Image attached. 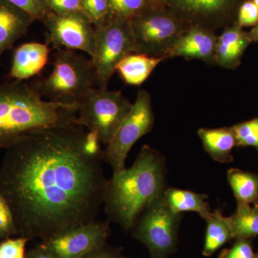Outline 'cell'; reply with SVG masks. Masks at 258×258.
<instances>
[{
	"mask_svg": "<svg viewBox=\"0 0 258 258\" xmlns=\"http://www.w3.org/2000/svg\"><path fill=\"white\" fill-rule=\"evenodd\" d=\"M237 147L255 148L258 152V118L232 126Z\"/></svg>",
	"mask_w": 258,
	"mask_h": 258,
	"instance_id": "cb8c5ba5",
	"label": "cell"
},
{
	"mask_svg": "<svg viewBox=\"0 0 258 258\" xmlns=\"http://www.w3.org/2000/svg\"><path fill=\"white\" fill-rule=\"evenodd\" d=\"M79 106L47 101L28 83L13 81L0 85V149L49 127L76 124Z\"/></svg>",
	"mask_w": 258,
	"mask_h": 258,
	"instance_id": "3957f363",
	"label": "cell"
},
{
	"mask_svg": "<svg viewBox=\"0 0 258 258\" xmlns=\"http://www.w3.org/2000/svg\"><path fill=\"white\" fill-rule=\"evenodd\" d=\"M132 105L121 91L95 88L80 104L76 124L96 133L101 143L107 145Z\"/></svg>",
	"mask_w": 258,
	"mask_h": 258,
	"instance_id": "8992f818",
	"label": "cell"
},
{
	"mask_svg": "<svg viewBox=\"0 0 258 258\" xmlns=\"http://www.w3.org/2000/svg\"><path fill=\"white\" fill-rule=\"evenodd\" d=\"M252 2L256 5V6L258 8V0H252Z\"/></svg>",
	"mask_w": 258,
	"mask_h": 258,
	"instance_id": "e575fe53",
	"label": "cell"
},
{
	"mask_svg": "<svg viewBox=\"0 0 258 258\" xmlns=\"http://www.w3.org/2000/svg\"><path fill=\"white\" fill-rule=\"evenodd\" d=\"M165 59L151 57L141 53H132L125 56L118 66L115 72L126 84L139 86L143 84L153 71Z\"/></svg>",
	"mask_w": 258,
	"mask_h": 258,
	"instance_id": "ac0fdd59",
	"label": "cell"
},
{
	"mask_svg": "<svg viewBox=\"0 0 258 258\" xmlns=\"http://www.w3.org/2000/svg\"><path fill=\"white\" fill-rule=\"evenodd\" d=\"M25 258H52V257L45 247L40 244L32 249L25 255Z\"/></svg>",
	"mask_w": 258,
	"mask_h": 258,
	"instance_id": "d6a6232c",
	"label": "cell"
},
{
	"mask_svg": "<svg viewBox=\"0 0 258 258\" xmlns=\"http://www.w3.org/2000/svg\"><path fill=\"white\" fill-rule=\"evenodd\" d=\"M198 133L204 149L212 159L220 163L233 161L232 152L237 147V142L232 127L201 128Z\"/></svg>",
	"mask_w": 258,
	"mask_h": 258,
	"instance_id": "2e32d148",
	"label": "cell"
},
{
	"mask_svg": "<svg viewBox=\"0 0 258 258\" xmlns=\"http://www.w3.org/2000/svg\"><path fill=\"white\" fill-rule=\"evenodd\" d=\"M135 52L133 33L128 20L109 18L95 28V48L91 62L100 88H108V83L120 61Z\"/></svg>",
	"mask_w": 258,
	"mask_h": 258,
	"instance_id": "52a82bcc",
	"label": "cell"
},
{
	"mask_svg": "<svg viewBox=\"0 0 258 258\" xmlns=\"http://www.w3.org/2000/svg\"><path fill=\"white\" fill-rule=\"evenodd\" d=\"M254 258H258V252L257 253H255V255H254Z\"/></svg>",
	"mask_w": 258,
	"mask_h": 258,
	"instance_id": "d590c367",
	"label": "cell"
},
{
	"mask_svg": "<svg viewBox=\"0 0 258 258\" xmlns=\"http://www.w3.org/2000/svg\"><path fill=\"white\" fill-rule=\"evenodd\" d=\"M247 33L252 42H258V23Z\"/></svg>",
	"mask_w": 258,
	"mask_h": 258,
	"instance_id": "836d02e7",
	"label": "cell"
},
{
	"mask_svg": "<svg viewBox=\"0 0 258 258\" xmlns=\"http://www.w3.org/2000/svg\"><path fill=\"white\" fill-rule=\"evenodd\" d=\"M34 20L24 10L7 0H0V62L3 54L26 35Z\"/></svg>",
	"mask_w": 258,
	"mask_h": 258,
	"instance_id": "9a60e30c",
	"label": "cell"
},
{
	"mask_svg": "<svg viewBox=\"0 0 258 258\" xmlns=\"http://www.w3.org/2000/svg\"><path fill=\"white\" fill-rule=\"evenodd\" d=\"M18 235L9 205L0 195V240Z\"/></svg>",
	"mask_w": 258,
	"mask_h": 258,
	"instance_id": "4316f807",
	"label": "cell"
},
{
	"mask_svg": "<svg viewBox=\"0 0 258 258\" xmlns=\"http://www.w3.org/2000/svg\"><path fill=\"white\" fill-rule=\"evenodd\" d=\"M179 11L192 18H214L233 9L240 0H169Z\"/></svg>",
	"mask_w": 258,
	"mask_h": 258,
	"instance_id": "ffe728a7",
	"label": "cell"
},
{
	"mask_svg": "<svg viewBox=\"0 0 258 258\" xmlns=\"http://www.w3.org/2000/svg\"><path fill=\"white\" fill-rule=\"evenodd\" d=\"M230 248L225 249L219 258H254L252 238H237Z\"/></svg>",
	"mask_w": 258,
	"mask_h": 258,
	"instance_id": "484cf974",
	"label": "cell"
},
{
	"mask_svg": "<svg viewBox=\"0 0 258 258\" xmlns=\"http://www.w3.org/2000/svg\"><path fill=\"white\" fill-rule=\"evenodd\" d=\"M28 13L35 20H45L49 13L45 0H7Z\"/></svg>",
	"mask_w": 258,
	"mask_h": 258,
	"instance_id": "f1b7e54d",
	"label": "cell"
},
{
	"mask_svg": "<svg viewBox=\"0 0 258 258\" xmlns=\"http://www.w3.org/2000/svg\"><path fill=\"white\" fill-rule=\"evenodd\" d=\"M182 214L168 208L161 195L144 209L131 229L134 238L145 244L151 258H168L177 247Z\"/></svg>",
	"mask_w": 258,
	"mask_h": 258,
	"instance_id": "5b68a950",
	"label": "cell"
},
{
	"mask_svg": "<svg viewBox=\"0 0 258 258\" xmlns=\"http://www.w3.org/2000/svg\"><path fill=\"white\" fill-rule=\"evenodd\" d=\"M217 36L211 30L200 25H192L179 37L167 55L168 58L183 57L215 64Z\"/></svg>",
	"mask_w": 258,
	"mask_h": 258,
	"instance_id": "7c38bea8",
	"label": "cell"
},
{
	"mask_svg": "<svg viewBox=\"0 0 258 258\" xmlns=\"http://www.w3.org/2000/svg\"><path fill=\"white\" fill-rule=\"evenodd\" d=\"M53 57L50 75L30 86L47 101L80 106L88 93L98 87L91 59L67 49H57Z\"/></svg>",
	"mask_w": 258,
	"mask_h": 258,
	"instance_id": "277c9868",
	"label": "cell"
},
{
	"mask_svg": "<svg viewBox=\"0 0 258 258\" xmlns=\"http://www.w3.org/2000/svg\"><path fill=\"white\" fill-rule=\"evenodd\" d=\"M161 197L164 203L174 213L197 212L205 220L211 215V209L207 201L208 195L194 192L189 190L166 187Z\"/></svg>",
	"mask_w": 258,
	"mask_h": 258,
	"instance_id": "e0dca14e",
	"label": "cell"
},
{
	"mask_svg": "<svg viewBox=\"0 0 258 258\" xmlns=\"http://www.w3.org/2000/svg\"><path fill=\"white\" fill-rule=\"evenodd\" d=\"M152 103V97L147 91H139L132 109L107 144L103 158L111 166L113 174L125 169L129 151L137 141L152 130L155 119Z\"/></svg>",
	"mask_w": 258,
	"mask_h": 258,
	"instance_id": "9c48e42d",
	"label": "cell"
},
{
	"mask_svg": "<svg viewBox=\"0 0 258 258\" xmlns=\"http://www.w3.org/2000/svg\"><path fill=\"white\" fill-rule=\"evenodd\" d=\"M50 52L47 43L33 42L20 45L13 53L8 77L25 81L38 76L48 62Z\"/></svg>",
	"mask_w": 258,
	"mask_h": 258,
	"instance_id": "4fadbf2b",
	"label": "cell"
},
{
	"mask_svg": "<svg viewBox=\"0 0 258 258\" xmlns=\"http://www.w3.org/2000/svg\"><path fill=\"white\" fill-rule=\"evenodd\" d=\"M166 176L164 157L144 145L132 167L108 179L103 207L109 220L125 231L131 230L144 209L162 195Z\"/></svg>",
	"mask_w": 258,
	"mask_h": 258,
	"instance_id": "7a4b0ae2",
	"label": "cell"
},
{
	"mask_svg": "<svg viewBox=\"0 0 258 258\" xmlns=\"http://www.w3.org/2000/svg\"><path fill=\"white\" fill-rule=\"evenodd\" d=\"M28 240L21 236L18 238L5 239L0 243V258H25V245Z\"/></svg>",
	"mask_w": 258,
	"mask_h": 258,
	"instance_id": "83f0119b",
	"label": "cell"
},
{
	"mask_svg": "<svg viewBox=\"0 0 258 258\" xmlns=\"http://www.w3.org/2000/svg\"><path fill=\"white\" fill-rule=\"evenodd\" d=\"M147 9L129 20L135 43L134 53L166 60L174 44L191 26H183L171 15L148 13Z\"/></svg>",
	"mask_w": 258,
	"mask_h": 258,
	"instance_id": "ba28073f",
	"label": "cell"
},
{
	"mask_svg": "<svg viewBox=\"0 0 258 258\" xmlns=\"http://www.w3.org/2000/svg\"><path fill=\"white\" fill-rule=\"evenodd\" d=\"M227 180L237 205H258V174L240 170L229 169Z\"/></svg>",
	"mask_w": 258,
	"mask_h": 258,
	"instance_id": "44dd1931",
	"label": "cell"
},
{
	"mask_svg": "<svg viewBox=\"0 0 258 258\" xmlns=\"http://www.w3.org/2000/svg\"><path fill=\"white\" fill-rule=\"evenodd\" d=\"M251 43L248 33L237 23L228 27L217 36L215 64L223 69H237Z\"/></svg>",
	"mask_w": 258,
	"mask_h": 258,
	"instance_id": "5bb4252c",
	"label": "cell"
},
{
	"mask_svg": "<svg viewBox=\"0 0 258 258\" xmlns=\"http://www.w3.org/2000/svg\"><path fill=\"white\" fill-rule=\"evenodd\" d=\"M231 220L232 240L258 235V205H237Z\"/></svg>",
	"mask_w": 258,
	"mask_h": 258,
	"instance_id": "7402d4cb",
	"label": "cell"
},
{
	"mask_svg": "<svg viewBox=\"0 0 258 258\" xmlns=\"http://www.w3.org/2000/svg\"><path fill=\"white\" fill-rule=\"evenodd\" d=\"M47 8L55 14L67 15L82 13L81 0H45Z\"/></svg>",
	"mask_w": 258,
	"mask_h": 258,
	"instance_id": "4dcf8cb0",
	"label": "cell"
},
{
	"mask_svg": "<svg viewBox=\"0 0 258 258\" xmlns=\"http://www.w3.org/2000/svg\"><path fill=\"white\" fill-rule=\"evenodd\" d=\"M86 132L73 124L40 129L8 148L0 166V195L18 235L42 240L96 221L108 179L103 154L84 147Z\"/></svg>",
	"mask_w": 258,
	"mask_h": 258,
	"instance_id": "6da1fadb",
	"label": "cell"
},
{
	"mask_svg": "<svg viewBox=\"0 0 258 258\" xmlns=\"http://www.w3.org/2000/svg\"><path fill=\"white\" fill-rule=\"evenodd\" d=\"M206 222L203 254L205 257H210L232 240V220L231 217L223 216L221 210L217 209L212 212Z\"/></svg>",
	"mask_w": 258,
	"mask_h": 258,
	"instance_id": "d6986e66",
	"label": "cell"
},
{
	"mask_svg": "<svg viewBox=\"0 0 258 258\" xmlns=\"http://www.w3.org/2000/svg\"><path fill=\"white\" fill-rule=\"evenodd\" d=\"M81 3L82 13L95 28L106 23L109 17L108 0H81Z\"/></svg>",
	"mask_w": 258,
	"mask_h": 258,
	"instance_id": "d4e9b609",
	"label": "cell"
},
{
	"mask_svg": "<svg viewBox=\"0 0 258 258\" xmlns=\"http://www.w3.org/2000/svg\"><path fill=\"white\" fill-rule=\"evenodd\" d=\"M109 18L129 20L140 14L149 5V0H108Z\"/></svg>",
	"mask_w": 258,
	"mask_h": 258,
	"instance_id": "603a6c76",
	"label": "cell"
},
{
	"mask_svg": "<svg viewBox=\"0 0 258 258\" xmlns=\"http://www.w3.org/2000/svg\"><path fill=\"white\" fill-rule=\"evenodd\" d=\"M82 258H123L118 252L103 246L101 248L96 249Z\"/></svg>",
	"mask_w": 258,
	"mask_h": 258,
	"instance_id": "1f68e13d",
	"label": "cell"
},
{
	"mask_svg": "<svg viewBox=\"0 0 258 258\" xmlns=\"http://www.w3.org/2000/svg\"><path fill=\"white\" fill-rule=\"evenodd\" d=\"M47 43L54 48L81 50L92 57L95 29L83 13L58 15L48 13L45 18Z\"/></svg>",
	"mask_w": 258,
	"mask_h": 258,
	"instance_id": "8fae6325",
	"label": "cell"
},
{
	"mask_svg": "<svg viewBox=\"0 0 258 258\" xmlns=\"http://www.w3.org/2000/svg\"><path fill=\"white\" fill-rule=\"evenodd\" d=\"M236 23L241 28L255 26L258 23V8L252 0H244L239 7Z\"/></svg>",
	"mask_w": 258,
	"mask_h": 258,
	"instance_id": "f546056e",
	"label": "cell"
},
{
	"mask_svg": "<svg viewBox=\"0 0 258 258\" xmlns=\"http://www.w3.org/2000/svg\"><path fill=\"white\" fill-rule=\"evenodd\" d=\"M108 221L76 226L42 240L52 258H82L106 245L109 236Z\"/></svg>",
	"mask_w": 258,
	"mask_h": 258,
	"instance_id": "30bf717a",
	"label": "cell"
}]
</instances>
